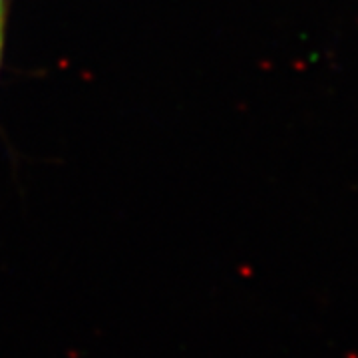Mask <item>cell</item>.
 I'll use <instances>...</instances> for the list:
<instances>
[{"mask_svg": "<svg viewBox=\"0 0 358 358\" xmlns=\"http://www.w3.org/2000/svg\"><path fill=\"white\" fill-rule=\"evenodd\" d=\"M0 8H2V0H0Z\"/></svg>", "mask_w": 358, "mask_h": 358, "instance_id": "2", "label": "cell"}, {"mask_svg": "<svg viewBox=\"0 0 358 358\" xmlns=\"http://www.w3.org/2000/svg\"><path fill=\"white\" fill-rule=\"evenodd\" d=\"M0 48H2V36H0Z\"/></svg>", "mask_w": 358, "mask_h": 358, "instance_id": "1", "label": "cell"}]
</instances>
